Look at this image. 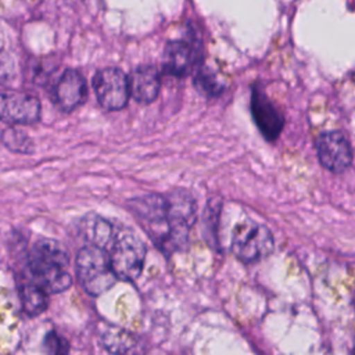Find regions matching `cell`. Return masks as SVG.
Instances as JSON below:
<instances>
[{
    "mask_svg": "<svg viewBox=\"0 0 355 355\" xmlns=\"http://www.w3.org/2000/svg\"><path fill=\"white\" fill-rule=\"evenodd\" d=\"M69 263L65 247L53 239L37 240L28 255V280L47 294L65 291L72 284L67 268Z\"/></svg>",
    "mask_w": 355,
    "mask_h": 355,
    "instance_id": "obj_1",
    "label": "cell"
},
{
    "mask_svg": "<svg viewBox=\"0 0 355 355\" xmlns=\"http://www.w3.org/2000/svg\"><path fill=\"white\" fill-rule=\"evenodd\" d=\"M146 245L130 229L115 230V236L107 250L110 265L116 280H136L144 266Z\"/></svg>",
    "mask_w": 355,
    "mask_h": 355,
    "instance_id": "obj_2",
    "label": "cell"
},
{
    "mask_svg": "<svg viewBox=\"0 0 355 355\" xmlns=\"http://www.w3.org/2000/svg\"><path fill=\"white\" fill-rule=\"evenodd\" d=\"M76 276L80 286L90 295L103 294L116 282L107 251L94 245H86L79 250L76 255Z\"/></svg>",
    "mask_w": 355,
    "mask_h": 355,
    "instance_id": "obj_3",
    "label": "cell"
},
{
    "mask_svg": "<svg viewBox=\"0 0 355 355\" xmlns=\"http://www.w3.org/2000/svg\"><path fill=\"white\" fill-rule=\"evenodd\" d=\"M230 247L237 259L250 263L268 257L273 251L275 240L265 225L245 219L233 227Z\"/></svg>",
    "mask_w": 355,
    "mask_h": 355,
    "instance_id": "obj_4",
    "label": "cell"
},
{
    "mask_svg": "<svg viewBox=\"0 0 355 355\" xmlns=\"http://www.w3.org/2000/svg\"><path fill=\"white\" fill-rule=\"evenodd\" d=\"M166 219L169 227V250H178L187 243L189 230L197 220V204L194 197L176 189L165 197Z\"/></svg>",
    "mask_w": 355,
    "mask_h": 355,
    "instance_id": "obj_5",
    "label": "cell"
},
{
    "mask_svg": "<svg viewBox=\"0 0 355 355\" xmlns=\"http://www.w3.org/2000/svg\"><path fill=\"white\" fill-rule=\"evenodd\" d=\"M130 209L151 240L165 250H169L165 197L159 194L140 196L130 201Z\"/></svg>",
    "mask_w": 355,
    "mask_h": 355,
    "instance_id": "obj_6",
    "label": "cell"
},
{
    "mask_svg": "<svg viewBox=\"0 0 355 355\" xmlns=\"http://www.w3.org/2000/svg\"><path fill=\"white\" fill-rule=\"evenodd\" d=\"M93 90L98 103L110 111L122 110L129 100L128 76L119 68L107 67L93 76Z\"/></svg>",
    "mask_w": 355,
    "mask_h": 355,
    "instance_id": "obj_7",
    "label": "cell"
},
{
    "mask_svg": "<svg viewBox=\"0 0 355 355\" xmlns=\"http://www.w3.org/2000/svg\"><path fill=\"white\" fill-rule=\"evenodd\" d=\"M40 101L31 93L0 90V121L10 123H35L40 119Z\"/></svg>",
    "mask_w": 355,
    "mask_h": 355,
    "instance_id": "obj_8",
    "label": "cell"
},
{
    "mask_svg": "<svg viewBox=\"0 0 355 355\" xmlns=\"http://www.w3.org/2000/svg\"><path fill=\"white\" fill-rule=\"evenodd\" d=\"M316 153L319 162L327 171L341 173L352 162V148L347 136L331 130L322 133L316 140Z\"/></svg>",
    "mask_w": 355,
    "mask_h": 355,
    "instance_id": "obj_9",
    "label": "cell"
},
{
    "mask_svg": "<svg viewBox=\"0 0 355 355\" xmlns=\"http://www.w3.org/2000/svg\"><path fill=\"white\" fill-rule=\"evenodd\" d=\"M251 112L258 129L265 136V139L275 141L284 126V118L276 104L259 87L252 89Z\"/></svg>",
    "mask_w": 355,
    "mask_h": 355,
    "instance_id": "obj_10",
    "label": "cell"
},
{
    "mask_svg": "<svg viewBox=\"0 0 355 355\" xmlns=\"http://www.w3.org/2000/svg\"><path fill=\"white\" fill-rule=\"evenodd\" d=\"M200 44L191 40H169L165 46L164 67L172 76H186L200 62Z\"/></svg>",
    "mask_w": 355,
    "mask_h": 355,
    "instance_id": "obj_11",
    "label": "cell"
},
{
    "mask_svg": "<svg viewBox=\"0 0 355 355\" xmlns=\"http://www.w3.org/2000/svg\"><path fill=\"white\" fill-rule=\"evenodd\" d=\"M87 97V85L83 75L68 68L62 72L54 87V101L62 111H72L85 103Z\"/></svg>",
    "mask_w": 355,
    "mask_h": 355,
    "instance_id": "obj_12",
    "label": "cell"
},
{
    "mask_svg": "<svg viewBox=\"0 0 355 355\" xmlns=\"http://www.w3.org/2000/svg\"><path fill=\"white\" fill-rule=\"evenodd\" d=\"M129 94L140 104L153 103L161 89V75L155 67L141 65L132 71L128 78Z\"/></svg>",
    "mask_w": 355,
    "mask_h": 355,
    "instance_id": "obj_13",
    "label": "cell"
},
{
    "mask_svg": "<svg viewBox=\"0 0 355 355\" xmlns=\"http://www.w3.org/2000/svg\"><path fill=\"white\" fill-rule=\"evenodd\" d=\"M100 341L114 355H146L144 344L132 333L116 326L101 329Z\"/></svg>",
    "mask_w": 355,
    "mask_h": 355,
    "instance_id": "obj_14",
    "label": "cell"
},
{
    "mask_svg": "<svg viewBox=\"0 0 355 355\" xmlns=\"http://www.w3.org/2000/svg\"><path fill=\"white\" fill-rule=\"evenodd\" d=\"M80 225H82V233L85 239L89 241V245H94L105 251L108 250L115 236V229L111 225V222H108L107 219L98 215L89 214L82 219Z\"/></svg>",
    "mask_w": 355,
    "mask_h": 355,
    "instance_id": "obj_15",
    "label": "cell"
},
{
    "mask_svg": "<svg viewBox=\"0 0 355 355\" xmlns=\"http://www.w3.org/2000/svg\"><path fill=\"white\" fill-rule=\"evenodd\" d=\"M19 298L24 312L29 316H37L43 313L49 305V294L29 282H25L19 286Z\"/></svg>",
    "mask_w": 355,
    "mask_h": 355,
    "instance_id": "obj_16",
    "label": "cell"
},
{
    "mask_svg": "<svg viewBox=\"0 0 355 355\" xmlns=\"http://www.w3.org/2000/svg\"><path fill=\"white\" fill-rule=\"evenodd\" d=\"M1 143L12 153L19 154H31L33 151L32 139L22 130L17 128H7L0 135Z\"/></svg>",
    "mask_w": 355,
    "mask_h": 355,
    "instance_id": "obj_17",
    "label": "cell"
},
{
    "mask_svg": "<svg viewBox=\"0 0 355 355\" xmlns=\"http://www.w3.org/2000/svg\"><path fill=\"white\" fill-rule=\"evenodd\" d=\"M194 86L201 94H204L207 97L218 96L223 90L222 82L218 79L215 72L212 69H209L208 67H201L197 71V73L194 76Z\"/></svg>",
    "mask_w": 355,
    "mask_h": 355,
    "instance_id": "obj_18",
    "label": "cell"
},
{
    "mask_svg": "<svg viewBox=\"0 0 355 355\" xmlns=\"http://www.w3.org/2000/svg\"><path fill=\"white\" fill-rule=\"evenodd\" d=\"M44 351L46 355H68L69 344L58 333L50 331L44 337Z\"/></svg>",
    "mask_w": 355,
    "mask_h": 355,
    "instance_id": "obj_19",
    "label": "cell"
}]
</instances>
